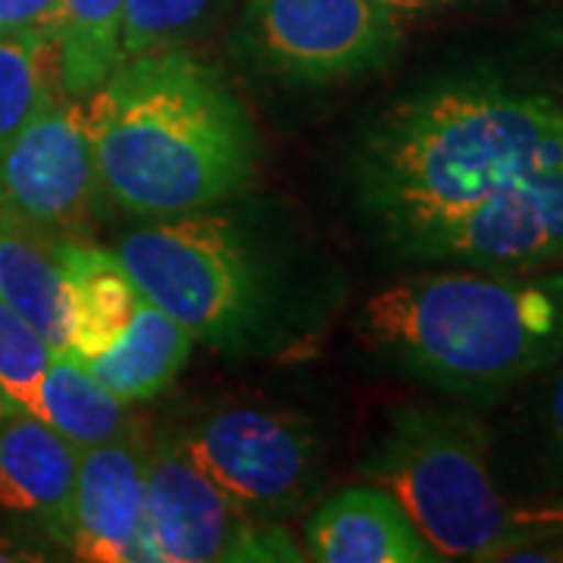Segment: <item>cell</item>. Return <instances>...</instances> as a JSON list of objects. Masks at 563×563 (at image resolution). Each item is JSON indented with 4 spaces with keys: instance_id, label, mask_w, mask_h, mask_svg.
I'll return each mask as SVG.
<instances>
[{
    "instance_id": "obj_1",
    "label": "cell",
    "mask_w": 563,
    "mask_h": 563,
    "mask_svg": "<svg viewBox=\"0 0 563 563\" xmlns=\"http://www.w3.org/2000/svg\"><path fill=\"white\" fill-rule=\"evenodd\" d=\"M563 163V98L495 76L435 81L361 141L354 181L391 247L410 257L504 185Z\"/></svg>"
},
{
    "instance_id": "obj_2",
    "label": "cell",
    "mask_w": 563,
    "mask_h": 563,
    "mask_svg": "<svg viewBox=\"0 0 563 563\" xmlns=\"http://www.w3.org/2000/svg\"><path fill=\"white\" fill-rule=\"evenodd\" d=\"M81 103L103 195L132 217L210 210L254 179L257 129L244 103L181 51L122 60Z\"/></svg>"
},
{
    "instance_id": "obj_3",
    "label": "cell",
    "mask_w": 563,
    "mask_h": 563,
    "mask_svg": "<svg viewBox=\"0 0 563 563\" xmlns=\"http://www.w3.org/2000/svg\"><path fill=\"white\" fill-rule=\"evenodd\" d=\"M361 332L417 383L498 398L563 357V269L407 276L363 303Z\"/></svg>"
},
{
    "instance_id": "obj_4",
    "label": "cell",
    "mask_w": 563,
    "mask_h": 563,
    "mask_svg": "<svg viewBox=\"0 0 563 563\" xmlns=\"http://www.w3.org/2000/svg\"><path fill=\"white\" fill-rule=\"evenodd\" d=\"M361 476L401 504L442 561H507L563 539V501H507L483 422L463 410L401 407Z\"/></svg>"
},
{
    "instance_id": "obj_5",
    "label": "cell",
    "mask_w": 563,
    "mask_h": 563,
    "mask_svg": "<svg viewBox=\"0 0 563 563\" xmlns=\"http://www.w3.org/2000/svg\"><path fill=\"white\" fill-rule=\"evenodd\" d=\"M113 254L144 301L185 325L195 342L239 347L261 320L257 266L225 217H163L125 232Z\"/></svg>"
},
{
    "instance_id": "obj_6",
    "label": "cell",
    "mask_w": 563,
    "mask_h": 563,
    "mask_svg": "<svg viewBox=\"0 0 563 563\" xmlns=\"http://www.w3.org/2000/svg\"><path fill=\"white\" fill-rule=\"evenodd\" d=\"M179 439L203 473L257 523L295 514L320 479V435L295 410L261 404L217 407Z\"/></svg>"
},
{
    "instance_id": "obj_7",
    "label": "cell",
    "mask_w": 563,
    "mask_h": 563,
    "mask_svg": "<svg viewBox=\"0 0 563 563\" xmlns=\"http://www.w3.org/2000/svg\"><path fill=\"white\" fill-rule=\"evenodd\" d=\"M242 44L279 79L332 85L388 66L401 29L379 0H251Z\"/></svg>"
},
{
    "instance_id": "obj_8",
    "label": "cell",
    "mask_w": 563,
    "mask_h": 563,
    "mask_svg": "<svg viewBox=\"0 0 563 563\" xmlns=\"http://www.w3.org/2000/svg\"><path fill=\"white\" fill-rule=\"evenodd\" d=\"M144 536L151 561H303L279 526H257L213 483L179 435L147 444Z\"/></svg>"
},
{
    "instance_id": "obj_9",
    "label": "cell",
    "mask_w": 563,
    "mask_h": 563,
    "mask_svg": "<svg viewBox=\"0 0 563 563\" xmlns=\"http://www.w3.org/2000/svg\"><path fill=\"white\" fill-rule=\"evenodd\" d=\"M85 103L63 95L44 103L0 154V207L54 235H81L101 207Z\"/></svg>"
},
{
    "instance_id": "obj_10",
    "label": "cell",
    "mask_w": 563,
    "mask_h": 563,
    "mask_svg": "<svg viewBox=\"0 0 563 563\" xmlns=\"http://www.w3.org/2000/svg\"><path fill=\"white\" fill-rule=\"evenodd\" d=\"M407 261L532 273L563 266V163L504 185Z\"/></svg>"
},
{
    "instance_id": "obj_11",
    "label": "cell",
    "mask_w": 563,
    "mask_h": 563,
    "mask_svg": "<svg viewBox=\"0 0 563 563\" xmlns=\"http://www.w3.org/2000/svg\"><path fill=\"white\" fill-rule=\"evenodd\" d=\"M147 442L139 426L110 442L81 451L73 495V542L79 561H151L144 536Z\"/></svg>"
},
{
    "instance_id": "obj_12",
    "label": "cell",
    "mask_w": 563,
    "mask_h": 563,
    "mask_svg": "<svg viewBox=\"0 0 563 563\" xmlns=\"http://www.w3.org/2000/svg\"><path fill=\"white\" fill-rule=\"evenodd\" d=\"M79 457L51 422L13 410L0 422V510L35 523L69 551Z\"/></svg>"
},
{
    "instance_id": "obj_13",
    "label": "cell",
    "mask_w": 563,
    "mask_h": 563,
    "mask_svg": "<svg viewBox=\"0 0 563 563\" xmlns=\"http://www.w3.org/2000/svg\"><path fill=\"white\" fill-rule=\"evenodd\" d=\"M307 558L320 563H435L401 504L376 485L335 492L307 520Z\"/></svg>"
},
{
    "instance_id": "obj_14",
    "label": "cell",
    "mask_w": 563,
    "mask_h": 563,
    "mask_svg": "<svg viewBox=\"0 0 563 563\" xmlns=\"http://www.w3.org/2000/svg\"><path fill=\"white\" fill-rule=\"evenodd\" d=\"M57 257L69 285L63 351L91 361L120 342L144 295L113 251L85 242L81 235H57Z\"/></svg>"
},
{
    "instance_id": "obj_15",
    "label": "cell",
    "mask_w": 563,
    "mask_h": 563,
    "mask_svg": "<svg viewBox=\"0 0 563 563\" xmlns=\"http://www.w3.org/2000/svg\"><path fill=\"white\" fill-rule=\"evenodd\" d=\"M0 291L54 351L66 347L69 285L57 235L0 207Z\"/></svg>"
},
{
    "instance_id": "obj_16",
    "label": "cell",
    "mask_w": 563,
    "mask_h": 563,
    "mask_svg": "<svg viewBox=\"0 0 563 563\" xmlns=\"http://www.w3.org/2000/svg\"><path fill=\"white\" fill-rule=\"evenodd\" d=\"M195 335L163 313L157 303L141 301L129 329L110 351L81 361L120 401L144 404L176 383L191 357Z\"/></svg>"
},
{
    "instance_id": "obj_17",
    "label": "cell",
    "mask_w": 563,
    "mask_h": 563,
    "mask_svg": "<svg viewBox=\"0 0 563 563\" xmlns=\"http://www.w3.org/2000/svg\"><path fill=\"white\" fill-rule=\"evenodd\" d=\"M38 417L51 422L79 454L135 426L125 401H120L76 354L63 347L51 354L44 369Z\"/></svg>"
},
{
    "instance_id": "obj_18",
    "label": "cell",
    "mask_w": 563,
    "mask_h": 563,
    "mask_svg": "<svg viewBox=\"0 0 563 563\" xmlns=\"http://www.w3.org/2000/svg\"><path fill=\"white\" fill-rule=\"evenodd\" d=\"M125 0H57L51 35L57 44L63 95L85 101L122 63Z\"/></svg>"
},
{
    "instance_id": "obj_19",
    "label": "cell",
    "mask_w": 563,
    "mask_h": 563,
    "mask_svg": "<svg viewBox=\"0 0 563 563\" xmlns=\"http://www.w3.org/2000/svg\"><path fill=\"white\" fill-rule=\"evenodd\" d=\"M57 85L60 60L51 29L0 35V154L44 103L57 98Z\"/></svg>"
},
{
    "instance_id": "obj_20",
    "label": "cell",
    "mask_w": 563,
    "mask_h": 563,
    "mask_svg": "<svg viewBox=\"0 0 563 563\" xmlns=\"http://www.w3.org/2000/svg\"><path fill=\"white\" fill-rule=\"evenodd\" d=\"M54 347L22 320V313L0 291V391L25 413L38 417L41 379Z\"/></svg>"
},
{
    "instance_id": "obj_21",
    "label": "cell",
    "mask_w": 563,
    "mask_h": 563,
    "mask_svg": "<svg viewBox=\"0 0 563 563\" xmlns=\"http://www.w3.org/2000/svg\"><path fill=\"white\" fill-rule=\"evenodd\" d=\"M210 0H125L122 13V60L163 51L181 38L207 13Z\"/></svg>"
},
{
    "instance_id": "obj_22",
    "label": "cell",
    "mask_w": 563,
    "mask_h": 563,
    "mask_svg": "<svg viewBox=\"0 0 563 563\" xmlns=\"http://www.w3.org/2000/svg\"><path fill=\"white\" fill-rule=\"evenodd\" d=\"M554 366H558V373L544 388L539 426H542V448L548 466H551L554 479L563 483V357Z\"/></svg>"
},
{
    "instance_id": "obj_23",
    "label": "cell",
    "mask_w": 563,
    "mask_h": 563,
    "mask_svg": "<svg viewBox=\"0 0 563 563\" xmlns=\"http://www.w3.org/2000/svg\"><path fill=\"white\" fill-rule=\"evenodd\" d=\"M57 0H0V35L25 29H51Z\"/></svg>"
},
{
    "instance_id": "obj_24",
    "label": "cell",
    "mask_w": 563,
    "mask_h": 563,
    "mask_svg": "<svg viewBox=\"0 0 563 563\" xmlns=\"http://www.w3.org/2000/svg\"><path fill=\"white\" fill-rule=\"evenodd\" d=\"M47 561V554H41L35 544H29L13 532H0V563H29Z\"/></svg>"
},
{
    "instance_id": "obj_25",
    "label": "cell",
    "mask_w": 563,
    "mask_h": 563,
    "mask_svg": "<svg viewBox=\"0 0 563 563\" xmlns=\"http://www.w3.org/2000/svg\"><path fill=\"white\" fill-rule=\"evenodd\" d=\"M391 10H432V7H444V3H454V0H379Z\"/></svg>"
},
{
    "instance_id": "obj_26",
    "label": "cell",
    "mask_w": 563,
    "mask_h": 563,
    "mask_svg": "<svg viewBox=\"0 0 563 563\" xmlns=\"http://www.w3.org/2000/svg\"><path fill=\"white\" fill-rule=\"evenodd\" d=\"M13 410H20V407H16V404L10 401V398H7V395H3V391H0V422L7 420V417H10V413H13Z\"/></svg>"
}]
</instances>
